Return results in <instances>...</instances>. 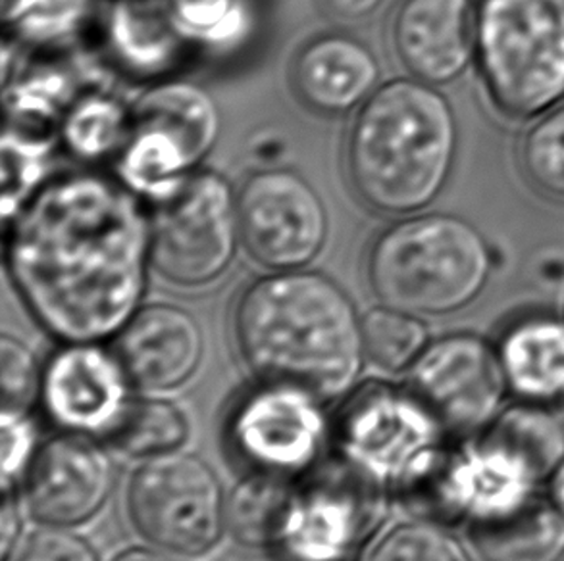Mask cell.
I'll list each match as a JSON object with an SVG mask.
<instances>
[{
  "label": "cell",
  "instance_id": "10",
  "mask_svg": "<svg viewBox=\"0 0 564 561\" xmlns=\"http://www.w3.org/2000/svg\"><path fill=\"white\" fill-rule=\"evenodd\" d=\"M409 388L453 439L481 435L511 396L496 342L468 331L430 342L412 365Z\"/></svg>",
  "mask_w": 564,
  "mask_h": 561
},
{
  "label": "cell",
  "instance_id": "29",
  "mask_svg": "<svg viewBox=\"0 0 564 561\" xmlns=\"http://www.w3.org/2000/svg\"><path fill=\"white\" fill-rule=\"evenodd\" d=\"M51 154L45 135L8 125L2 138V218L7 223L48 182Z\"/></svg>",
  "mask_w": 564,
  "mask_h": 561
},
{
  "label": "cell",
  "instance_id": "5",
  "mask_svg": "<svg viewBox=\"0 0 564 561\" xmlns=\"http://www.w3.org/2000/svg\"><path fill=\"white\" fill-rule=\"evenodd\" d=\"M474 64L505 120L534 122L564 105V0H478Z\"/></svg>",
  "mask_w": 564,
  "mask_h": 561
},
{
  "label": "cell",
  "instance_id": "13",
  "mask_svg": "<svg viewBox=\"0 0 564 561\" xmlns=\"http://www.w3.org/2000/svg\"><path fill=\"white\" fill-rule=\"evenodd\" d=\"M115 483V463L107 450L87 435L64 432L37 448L23 493L39 524L76 527L107 506Z\"/></svg>",
  "mask_w": 564,
  "mask_h": 561
},
{
  "label": "cell",
  "instance_id": "41",
  "mask_svg": "<svg viewBox=\"0 0 564 561\" xmlns=\"http://www.w3.org/2000/svg\"><path fill=\"white\" fill-rule=\"evenodd\" d=\"M545 485H547V498L564 517V460L553 470Z\"/></svg>",
  "mask_w": 564,
  "mask_h": 561
},
{
  "label": "cell",
  "instance_id": "26",
  "mask_svg": "<svg viewBox=\"0 0 564 561\" xmlns=\"http://www.w3.org/2000/svg\"><path fill=\"white\" fill-rule=\"evenodd\" d=\"M131 135V110L105 95H87L62 118V141L77 158L102 160L120 154Z\"/></svg>",
  "mask_w": 564,
  "mask_h": 561
},
{
  "label": "cell",
  "instance_id": "21",
  "mask_svg": "<svg viewBox=\"0 0 564 561\" xmlns=\"http://www.w3.org/2000/svg\"><path fill=\"white\" fill-rule=\"evenodd\" d=\"M131 128H156L184 144L198 166L220 138V110L213 95L191 81H162L131 108Z\"/></svg>",
  "mask_w": 564,
  "mask_h": 561
},
{
  "label": "cell",
  "instance_id": "32",
  "mask_svg": "<svg viewBox=\"0 0 564 561\" xmlns=\"http://www.w3.org/2000/svg\"><path fill=\"white\" fill-rule=\"evenodd\" d=\"M7 89V114L12 128L37 133L56 118H64L72 105L69 77L58 69H41L18 77Z\"/></svg>",
  "mask_w": 564,
  "mask_h": 561
},
{
  "label": "cell",
  "instance_id": "8",
  "mask_svg": "<svg viewBox=\"0 0 564 561\" xmlns=\"http://www.w3.org/2000/svg\"><path fill=\"white\" fill-rule=\"evenodd\" d=\"M453 439L406 387L367 383L339 411L337 455L395 494Z\"/></svg>",
  "mask_w": 564,
  "mask_h": 561
},
{
  "label": "cell",
  "instance_id": "40",
  "mask_svg": "<svg viewBox=\"0 0 564 561\" xmlns=\"http://www.w3.org/2000/svg\"><path fill=\"white\" fill-rule=\"evenodd\" d=\"M112 561H184L180 560L176 554L164 552L161 548H143L133 547L126 548L122 552L112 558Z\"/></svg>",
  "mask_w": 564,
  "mask_h": 561
},
{
  "label": "cell",
  "instance_id": "34",
  "mask_svg": "<svg viewBox=\"0 0 564 561\" xmlns=\"http://www.w3.org/2000/svg\"><path fill=\"white\" fill-rule=\"evenodd\" d=\"M370 561H474L463 542L443 525L414 519L381 537Z\"/></svg>",
  "mask_w": 564,
  "mask_h": 561
},
{
  "label": "cell",
  "instance_id": "3",
  "mask_svg": "<svg viewBox=\"0 0 564 561\" xmlns=\"http://www.w3.org/2000/svg\"><path fill=\"white\" fill-rule=\"evenodd\" d=\"M458 123L449 99L414 77L380 85L355 116L347 169L359 197L381 213L426 210L449 183Z\"/></svg>",
  "mask_w": 564,
  "mask_h": 561
},
{
  "label": "cell",
  "instance_id": "23",
  "mask_svg": "<svg viewBox=\"0 0 564 561\" xmlns=\"http://www.w3.org/2000/svg\"><path fill=\"white\" fill-rule=\"evenodd\" d=\"M195 164L176 138L156 128H131L118 154V182L154 206L176 197L195 174Z\"/></svg>",
  "mask_w": 564,
  "mask_h": 561
},
{
  "label": "cell",
  "instance_id": "30",
  "mask_svg": "<svg viewBox=\"0 0 564 561\" xmlns=\"http://www.w3.org/2000/svg\"><path fill=\"white\" fill-rule=\"evenodd\" d=\"M170 12L187 43L229 48L251 30L245 0H170Z\"/></svg>",
  "mask_w": 564,
  "mask_h": 561
},
{
  "label": "cell",
  "instance_id": "7",
  "mask_svg": "<svg viewBox=\"0 0 564 561\" xmlns=\"http://www.w3.org/2000/svg\"><path fill=\"white\" fill-rule=\"evenodd\" d=\"M126 504L133 529L170 554H206L228 527L218 473L203 458L180 450L141 463L128 483Z\"/></svg>",
  "mask_w": 564,
  "mask_h": 561
},
{
  "label": "cell",
  "instance_id": "27",
  "mask_svg": "<svg viewBox=\"0 0 564 561\" xmlns=\"http://www.w3.org/2000/svg\"><path fill=\"white\" fill-rule=\"evenodd\" d=\"M293 479L252 473L237 483L228 498V527L247 547L270 548L290 501Z\"/></svg>",
  "mask_w": 564,
  "mask_h": 561
},
{
  "label": "cell",
  "instance_id": "15",
  "mask_svg": "<svg viewBox=\"0 0 564 561\" xmlns=\"http://www.w3.org/2000/svg\"><path fill=\"white\" fill-rule=\"evenodd\" d=\"M391 38L411 77L435 87L453 84L476 62L478 0H403Z\"/></svg>",
  "mask_w": 564,
  "mask_h": 561
},
{
  "label": "cell",
  "instance_id": "9",
  "mask_svg": "<svg viewBox=\"0 0 564 561\" xmlns=\"http://www.w3.org/2000/svg\"><path fill=\"white\" fill-rule=\"evenodd\" d=\"M153 266L182 287H203L228 272L241 241L237 197L220 174L195 172L176 197L156 206Z\"/></svg>",
  "mask_w": 564,
  "mask_h": 561
},
{
  "label": "cell",
  "instance_id": "17",
  "mask_svg": "<svg viewBox=\"0 0 564 561\" xmlns=\"http://www.w3.org/2000/svg\"><path fill=\"white\" fill-rule=\"evenodd\" d=\"M380 64L359 38L321 35L293 61V85L306 107L322 114H345L362 107L380 87Z\"/></svg>",
  "mask_w": 564,
  "mask_h": 561
},
{
  "label": "cell",
  "instance_id": "20",
  "mask_svg": "<svg viewBox=\"0 0 564 561\" xmlns=\"http://www.w3.org/2000/svg\"><path fill=\"white\" fill-rule=\"evenodd\" d=\"M107 38L116 61L143 77L170 72L187 45L170 8L153 0H115L108 12Z\"/></svg>",
  "mask_w": 564,
  "mask_h": 561
},
{
  "label": "cell",
  "instance_id": "33",
  "mask_svg": "<svg viewBox=\"0 0 564 561\" xmlns=\"http://www.w3.org/2000/svg\"><path fill=\"white\" fill-rule=\"evenodd\" d=\"M519 156L535 189L564 200V105L535 118L520 141Z\"/></svg>",
  "mask_w": 564,
  "mask_h": 561
},
{
  "label": "cell",
  "instance_id": "4",
  "mask_svg": "<svg viewBox=\"0 0 564 561\" xmlns=\"http://www.w3.org/2000/svg\"><path fill=\"white\" fill-rule=\"evenodd\" d=\"M494 254L455 213H411L376 237L368 280L381 302L419 316L465 310L488 287Z\"/></svg>",
  "mask_w": 564,
  "mask_h": 561
},
{
  "label": "cell",
  "instance_id": "42",
  "mask_svg": "<svg viewBox=\"0 0 564 561\" xmlns=\"http://www.w3.org/2000/svg\"><path fill=\"white\" fill-rule=\"evenodd\" d=\"M564 561V560H563Z\"/></svg>",
  "mask_w": 564,
  "mask_h": 561
},
{
  "label": "cell",
  "instance_id": "22",
  "mask_svg": "<svg viewBox=\"0 0 564 561\" xmlns=\"http://www.w3.org/2000/svg\"><path fill=\"white\" fill-rule=\"evenodd\" d=\"M468 535L484 561L564 560V517L547 496L509 516L470 524Z\"/></svg>",
  "mask_w": 564,
  "mask_h": 561
},
{
  "label": "cell",
  "instance_id": "28",
  "mask_svg": "<svg viewBox=\"0 0 564 561\" xmlns=\"http://www.w3.org/2000/svg\"><path fill=\"white\" fill-rule=\"evenodd\" d=\"M362 337L368 360L388 373L412 370L432 342L419 314L388 304L372 308L362 318Z\"/></svg>",
  "mask_w": 564,
  "mask_h": 561
},
{
  "label": "cell",
  "instance_id": "35",
  "mask_svg": "<svg viewBox=\"0 0 564 561\" xmlns=\"http://www.w3.org/2000/svg\"><path fill=\"white\" fill-rule=\"evenodd\" d=\"M43 372L33 350L18 337L0 339V385L2 408L25 411L41 395Z\"/></svg>",
  "mask_w": 564,
  "mask_h": 561
},
{
  "label": "cell",
  "instance_id": "19",
  "mask_svg": "<svg viewBox=\"0 0 564 561\" xmlns=\"http://www.w3.org/2000/svg\"><path fill=\"white\" fill-rule=\"evenodd\" d=\"M505 380L520 403L564 404V318L528 314L496 342Z\"/></svg>",
  "mask_w": 564,
  "mask_h": 561
},
{
  "label": "cell",
  "instance_id": "24",
  "mask_svg": "<svg viewBox=\"0 0 564 561\" xmlns=\"http://www.w3.org/2000/svg\"><path fill=\"white\" fill-rule=\"evenodd\" d=\"M481 437L507 448L542 483L564 460V419L553 416L551 406L517 400L503 408Z\"/></svg>",
  "mask_w": 564,
  "mask_h": 561
},
{
  "label": "cell",
  "instance_id": "31",
  "mask_svg": "<svg viewBox=\"0 0 564 561\" xmlns=\"http://www.w3.org/2000/svg\"><path fill=\"white\" fill-rule=\"evenodd\" d=\"M93 0H4V22L33 45H61L76 37Z\"/></svg>",
  "mask_w": 564,
  "mask_h": 561
},
{
  "label": "cell",
  "instance_id": "16",
  "mask_svg": "<svg viewBox=\"0 0 564 561\" xmlns=\"http://www.w3.org/2000/svg\"><path fill=\"white\" fill-rule=\"evenodd\" d=\"M131 383L147 391L182 387L197 373L205 339L197 318L176 304H149L116 337Z\"/></svg>",
  "mask_w": 564,
  "mask_h": 561
},
{
  "label": "cell",
  "instance_id": "1",
  "mask_svg": "<svg viewBox=\"0 0 564 561\" xmlns=\"http://www.w3.org/2000/svg\"><path fill=\"white\" fill-rule=\"evenodd\" d=\"M141 202L120 182L69 174L8 221V274L46 333L64 344L107 341L138 314L153 264Z\"/></svg>",
  "mask_w": 564,
  "mask_h": 561
},
{
  "label": "cell",
  "instance_id": "36",
  "mask_svg": "<svg viewBox=\"0 0 564 561\" xmlns=\"http://www.w3.org/2000/svg\"><path fill=\"white\" fill-rule=\"evenodd\" d=\"M2 488L12 491L18 479L30 470L35 448V427L22 410L2 408Z\"/></svg>",
  "mask_w": 564,
  "mask_h": 561
},
{
  "label": "cell",
  "instance_id": "14",
  "mask_svg": "<svg viewBox=\"0 0 564 561\" xmlns=\"http://www.w3.org/2000/svg\"><path fill=\"white\" fill-rule=\"evenodd\" d=\"M131 380L99 342H68L46 364L41 398L48 418L77 435H110L130 406Z\"/></svg>",
  "mask_w": 564,
  "mask_h": 561
},
{
  "label": "cell",
  "instance_id": "39",
  "mask_svg": "<svg viewBox=\"0 0 564 561\" xmlns=\"http://www.w3.org/2000/svg\"><path fill=\"white\" fill-rule=\"evenodd\" d=\"M383 0H326L329 12L345 20H362L375 14Z\"/></svg>",
  "mask_w": 564,
  "mask_h": 561
},
{
  "label": "cell",
  "instance_id": "18",
  "mask_svg": "<svg viewBox=\"0 0 564 561\" xmlns=\"http://www.w3.org/2000/svg\"><path fill=\"white\" fill-rule=\"evenodd\" d=\"M542 481L527 463L486 437L458 439L455 491L463 524L509 516L538 498Z\"/></svg>",
  "mask_w": 564,
  "mask_h": 561
},
{
  "label": "cell",
  "instance_id": "12",
  "mask_svg": "<svg viewBox=\"0 0 564 561\" xmlns=\"http://www.w3.org/2000/svg\"><path fill=\"white\" fill-rule=\"evenodd\" d=\"M241 241L274 272L305 270L328 239V212L303 175L285 167L252 174L237 195Z\"/></svg>",
  "mask_w": 564,
  "mask_h": 561
},
{
  "label": "cell",
  "instance_id": "2",
  "mask_svg": "<svg viewBox=\"0 0 564 561\" xmlns=\"http://www.w3.org/2000/svg\"><path fill=\"white\" fill-rule=\"evenodd\" d=\"M234 333L260 381L322 400L351 393L367 358L357 306L318 272H274L251 283L237 300Z\"/></svg>",
  "mask_w": 564,
  "mask_h": 561
},
{
  "label": "cell",
  "instance_id": "25",
  "mask_svg": "<svg viewBox=\"0 0 564 561\" xmlns=\"http://www.w3.org/2000/svg\"><path fill=\"white\" fill-rule=\"evenodd\" d=\"M108 439L122 454L149 460L184 447L189 439V419L166 398H139L131 400Z\"/></svg>",
  "mask_w": 564,
  "mask_h": 561
},
{
  "label": "cell",
  "instance_id": "38",
  "mask_svg": "<svg viewBox=\"0 0 564 561\" xmlns=\"http://www.w3.org/2000/svg\"><path fill=\"white\" fill-rule=\"evenodd\" d=\"M0 524H2L0 527V556H2V561H10L18 548V542H20V532H22L20 509H18V502L12 496V491H4Z\"/></svg>",
  "mask_w": 564,
  "mask_h": 561
},
{
  "label": "cell",
  "instance_id": "6",
  "mask_svg": "<svg viewBox=\"0 0 564 561\" xmlns=\"http://www.w3.org/2000/svg\"><path fill=\"white\" fill-rule=\"evenodd\" d=\"M391 494L337 455L293 479L270 550L280 561H355L386 521Z\"/></svg>",
  "mask_w": 564,
  "mask_h": 561
},
{
  "label": "cell",
  "instance_id": "11",
  "mask_svg": "<svg viewBox=\"0 0 564 561\" xmlns=\"http://www.w3.org/2000/svg\"><path fill=\"white\" fill-rule=\"evenodd\" d=\"M322 403L305 388L262 381L234 406L229 444L257 473L301 477L316 468L328 437Z\"/></svg>",
  "mask_w": 564,
  "mask_h": 561
},
{
  "label": "cell",
  "instance_id": "37",
  "mask_svg": "<svg viewBox=\"0 0 564 561\" xmlns=\"http://www.w3.org/2000/svg\"><path fill=\"white\" fill-rule=\"evenodd\" d=\"M15 561H100L89 540L69 531V527L45 525L25 539Z\"/></svg>",
  "mask_w": 564,
  "mask_h": 561
}]
</instances>
